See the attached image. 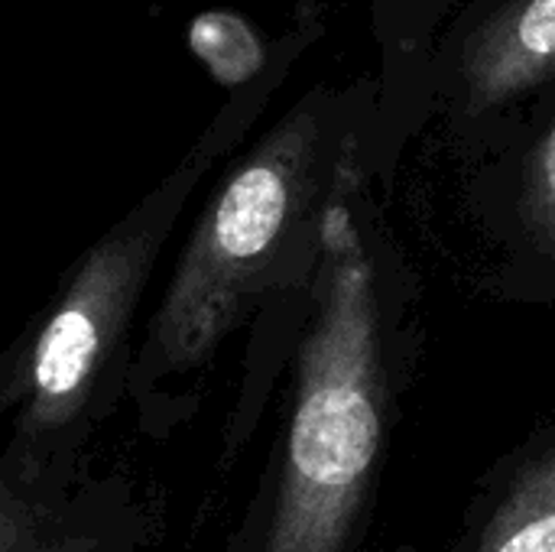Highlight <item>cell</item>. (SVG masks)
Wrapping results in <instances>:
<instances>
[{
	"label": "cell",
	"mask_w": 555,
	"mask_h": 552,
	"mask_svg": "<svg viewBox=\"0 0 555 552\" xmlns=\"http://www.w3.org/2000/svg\"><path fill=\"white\" fill-rule=\"evenodd\" d=\"M361 150L322 215L309 322L273 478L250 550L348 552L374 488L387 433V338L377 264L361 224Z\"/></svg>",
	"instance_id": "cell-3"
},
{
	"label": "cell",
	"mask_w": 555,
	"mask_h": 552,
	"mask_svg": "<svg viewBox=\"0 0 555 552\" xmlns=\"http://www.w3.org/2000/svg\"><path fill=\"white\" fill-rule=\"evenodd\" d=\"M325 33V10L302 0L273 39L270 65L231 91L185 156L124 211L65 273L49 306L0 358V455L33 475L88 472V446L127 400L133 325L189 198L270 104L296 59Z\"/></svg>",
	"instance_id": "cell-2"
},
{
	"label": "cell",
	"mask_w": 555,
	"mask_h": 552,
	"mask_svg": "<svg viewBox=\"0 0 555 552\" xmlns=\"http://www.w3.org/2000/svg\"><path fill=\"white\" fill-rule=\"evenodd\" d=\"M156 501L124 475H33L0 455V552H85Z\"/></svg>",
	"instance_id": "cell-4"
},
{
	"label": "cell",
	"mask_w": 555,
	"mask_h": 552,
	"mask_svg": "<svg viewBox=\"0 0 555 552\" xmlns=\"http://www.w3.org/2000/svg\"><path fill=\"white\" fill-rule=\"evenodd\" d=\"M555 81V0H501L459 49L465 111H494Z\"/></svg>",
	"instance_id": "cell-5"
},
{
	"label": "cell",
	"mask_w": 555,
	"mask_h": 552,
	"mask_svg": "<svg viewBox=\"0 0 555 552\" xmlns=\"http://www.w3.org/2000/svg\"><path fill=\"white\" fill-rule=\"evenodd\" d=\"M397 552H413V550H397Z\"/></svg>",
	"instance_id": "cell-10"
},
{
	"label": "cell",
	"mask_w": 555,
	"mask_h": 552,
	"mask_svg": "<svg viewBox=\"0 0 555 552\" xmlns=\"http://www.w3.org/2000/svg\"><path fill=\"white\" fill-rule=\"evenodd\" d=\"M159 514L156 504L146 508L143 514H137L130 524H124L120 530H114L111 537H104L101 543H94L85 552H156L159 550Z\"/></svg>",
	"instance_id": "cell-9"
},
{
	"label": "cell",
	"mask_w": 555,
	"mask_h": 552,
	"mask_svg": "<svg viewBox=\"0 0 555 552\" xmlns=\"http://www.w3.org/2000/svg\"><path fill=\"white\" fill-rule=\"evenodd\" d=\"M185 39L205 72L228 91L260 78L273 55V42L254 26V20L231 7L195 13Z\"/></svg>",
	"instance_id": "cell-7"
},
{
	"label": "cell",
	"mask_w": 555,
	"mask_h": 552,
	"mask_svg": "<svg viewBox=\"0 0 555 552\" xmlns=\"http://www.w3.org/2000/svg\"><path fill=\"white\" fill-rule=\"evenodd\" d=\"M361 124L358 91L319 85L224 169L137 338L127 400L146 436L192 416L198 381L234 329L283 290L312 286L322 215L361 150Z\"/></svg>",
	"instance_id": "cell-1"
},
{
	"label": "cell",
	"mask_w": 555,
	"mask_h": 552,
	"mask_svg": "<svg viewBox=\"0 0 555 552\" xmlns=\"http://www.w3.org/2000/svg\"><path fill=\"white\" fill-rule=\"evenodd\" d=\"M472 552H555V442L511 475Z\"/></svg>",
	"instance_id": "cell-6"
},
{
	"label": "cell",
	"mask_w": 555,
	"mask_h": 552,
	"mask_svg": "<svg viewBox=\"0 0 555 552\" xmlns=\"http://www.w3.org/2000/svg\"><path fill=\"white\" fill-rule=\"evenodd\" d=\"M524 211L533 234L555 251V117L524 169Z\"/></svg>",
	"instance_id": "cell-8"
}]
</instances>
